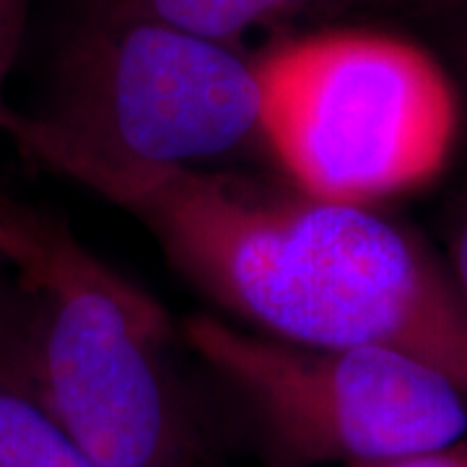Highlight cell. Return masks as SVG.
Here are the masks:
<instances>
[{"instance_id":"cell-1","label":"cell","mask_w":467,"mask_h":467,"mask_svg":"<svg viewBox=\"0 0 467 467\" xmlns=\"http://www.w3.org/2000/svg\"><path fill=\"white\" fill-rule=\"evenodd\" d=\"M55 171L130 213L236 325L301 346L398 350L467 395V306L416 239L374 208L213 169Z\"/></svg>"},{"instance_id":"cell-2","label":"cell","mask_w":467,"mask_h":467,"mask_svg":"<svg viewBox=\"0 0 467 467\" xmlns=\"http://www.w3.org/2000/svg\"><path fill=\"white\" fill-rule=\"evenodd\" d=\"M0 371L94 467H208L167 309L32 205L0 195Z\"/></svg>"},{"instance_id":"cell-3","label":"cell","mask_w":467,"mask_h":467,"mask_svg":"<svg viewBox=\"0 0 467 467\" xmlns=\"http://www.w3.org/2000/svg\"><path fill=\"white\" fill-rule=\"evenodd\" d=\"M260 78L239 47L94 0L60 42L39 115L8 130L47 169H208L260 135Z\"/></svg>"},{"instance_id":"cell-4","label":"cell","mask_w":467,"mask_h":467,"mask_svg":"<svg viewBox=\"0 0 467 467\" xmlns=\"http://www.w3.org/2000/svg\"><path fill=\"white\" fill-rule=\"evenodd\" d=\"M260 135L301 195L371 208L434 182L460 97L429 50L374 29L291 36L254 57Z\"/></svg>"},{"instance_id":"cell-5","label":"cell","mask_w":467,"mask_h":467,"mask_svg":"<svg viewBox=\"0 0 467 467\" xmlns=\"http://www.w3.org/2000/svg\"><path fill=\"white\" fill-rule=\"evenodd\" d=\"M182 337L244 416L267 467H346L465 441L467 395L413 356L301 346L218 315L187 317Z\"/></svg>"},{"instance_id":"cell-6","label":"cell","mask_w":467,"mask_h":467,"mask_svg":"<svg viewBox=\"0 0 467 467\" xmlns=\"http://www.w3.org/2000/svg\"><path fill=\"white\" fill-rule=\"evenodd\" d=\"M119 11L156 18L184 32L201 34L223 45H239L242 36L267 24L299 16L322 0H104Z\"/></svg>"},{"instance_id":"cell-7","label":"cell","mask_w":467,"mask_h":467,"mask_svg":"<svg viewBox=\"0 0 467 467\" xmlns=\"http://www.w3.org/2000/svg\"><path fill=\"white\" fill-rule=\"evenodd\" d=\"M0 467H94L57 420L3 371Z\"/></svg>"},{"instance_id":"cell-8","label":"cell","mask_w":467,"mask_h":467,"mask_svg":"<svg viewBox=\"0 0 467 467\" xmlns=\"http://www.w3.org/2000/svg\"><path fill=\"white\" fill-rule=\"evenodd\" d=\"M34 0H0V130L5 133L16 109L5 101V84L16 66Z\"/></svg>"},{"instance_id":"cell-9","label":"cell","mask_w":467,"mask_h":467,"mask_svg":"<svg viewBox=\"0 0 467 467\" xmlns=\"http://www.w3.org/2000/svg\"><path fill=\"white\" fill-rule=\"evenodd\" d=\"M346 467H467V441L454 447L426 454H410V457H395V460H377V462H356Z\"/></svg>"},{"instance_id":"cell-10","label":"cell","mask_w":467,"mask_h":467,"mask_svg":"<svg viewBox=\"0 0 467 467\" xmlns=\"http://www.w3.org/2000/svg\"><path fill=\"white\" fill-rule=\"evenodd\" d=\"M451 270H454V288L460 294V299L467 306V216L460 221L457 232H454V244H451Z\"/></svg>"}]
</instances>
